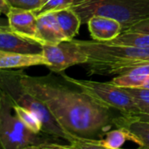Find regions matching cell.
Segmentation results:
<instances>
[{
  "label": "cell",
  "instance_id": "cell-26",
  "mask_svg": "<svg viewBox=\"0 0 149 149\" xmlns=\"http://www.w3.org/2000/svg\"><path fill=\"white\" fill-rule=\"evenodd\" d=\"M0 30L11 31L10 26H9V23H8V19H7L6 16V18L0 16Z\"/></svg>",
  "mask_w": 149,
  "mask_h": 149
},
{
  "label": "cell",
  "instance_id": "cell-16",
  "mask_svg": "<svg viewBox=\"0 0 149 149\" xmlns=\"http://www.w3.org/2000/svg\"><path fill=\"white\" fill-rule=\"evenodd\" d=\"M123 89L130 95L139 108L140 114L137 116L149 120V89L143 87H127Z\"/></svg>",
  "mask_w": 149,
  "mask_h": 149
},
{
  "label": "cell",
  "instance_id": "cell-4",
  "mask_svg": "<svg viewBox=\"0 0 149 149\" xmlns=\"http://www.w3.org/2000/svg\"><path fill=\"white\" fill-rule=\"evenodd\" d=\"M71 7L82 24H87L93 15H104L119 21L123 31L149 19V0H74Z\"/></svg>",
  "mask_w": 149,
  "mask_h": 149
},
{
  "label": "cell",
  "instance_id": "cell-7",
  "mask_svg": "<svg viewBox=\"0 0 149 149\" xmlns=\"http://www.w3.org/2000/svg\"><path fill=\"white\" fill-rule=\"evenodd\" d=\"M42 54L47 61V68L52 73H61L69 67L86 64V54L74 40H64L58 44H42Z\"/></svg>",
  "mask_w": 149,
  "mask_h": 149
},
{
  "label": "cell",
  "instance_id": "cell-19",
  "mask_svg": "<svg viewBox=\"0 0 149 149\" xmlns=\"http://www.w3.org/2000/svg\"><path fill=\"white\" fill-rule=\"evenodd\" d=\"M74 2V0H44L41 6L34 11V13L38 17L47 13H54L68 7H71Z\"/></svg>",
  "mask_w": 149,
  "mask_h": 149
},
{
  "label": "cell",
  "instance_id": "cell-11",
  "mask_svg": "<svg viewBox=\"0 0 149 149\" xmlns=\"http://www.w3.org/2000/svg\"><path fill=\"white\" fill-rule=\"evenodd\" d=\"M0 50L40 54L42 53V44L35 40L20 36L12 31L0 30Z\"/></svg>",
  "mask_w": 149,
  "mask_h": 149
},
{
  "label": "cell",
  "instance_id": "cell-23",
  "mask_svg": "<svg viewBox=\"0 0 149 149\" xmlns=\"http://www.w3.org/2000/svg\"><path fill=\"white\" fill-rule=\"evenodd\" d=\"M129 30L149 33V19H146V20H143L141 22H139V23L135 24L131 28H129Z\"/></svg>",
  "mask_w": 149,
  "mask_h": 149
},
{
  "label": "cell",
  "instance_id": "cell-3",
  "mask_svg": "<svg viewBox=\"0 0 149 149\" xmlns=\"http://www.w3.org/2000/svg\"><path fill=\"white\" fill-rule=\"evenodd\" d=\"M0 89L13 102L33 112L42 124V132L54 138L62 139L68 143L74 138L68 134L56 121L47 105L22 84L19 70L0 69Z\"/></svg>",
  "mask_w": 149,
  "mask_h": 149
},
{
  "label": "cell",
  "instance_id": "cell-6",
  "mask_svg": "<svg viewBox=\"0 0 149 149\" xmlns=\"http://www.w3.org/2000/svg\"><path fill=\"white\" fill-rule=\"evenodd\" d=\"M13 104L11 98L2 91L0 101V141L4 148L23 149L31 145H41L48 141L49 139L30 131L21 122L14 112Z\"/></svg>",
  "mask_w": 149,
  "mask_h": 149
},
{
  "label": "cell",
  "instance_id": "cell-21",
  "mask_svg": "<svg viewBox=\"0 0 149 149\" xmlns=\"http://www.w3.org/2000/svg\"><path fill=\"white\" fill-rule=\"evenodd\" d=\"M7 2L13 8L34 12L41 6L44 0H7Z\"/></svg>",
  "mask_w": 149,
  "mask_h": 149
},
{
  "label": "cell",
  "instance_id": "cell-22",
  "mask_svg": "<svg viewBox=\"0 0 149 149\" xmlns=\"http://www.w3.org/2000/svg\"><path fill=\"white\" fill-rule=\"evenodd\" d=\"M130 73L139 74V76H143V77H149V62L140 65L139 67H136L129 71ZM128 73V72H127Z\"/></svg>",
  "mask_w": 149,
  "mask_h": 149
},
{
  "label": "cell",
  "instance_id": "cell-20",
  "mask_svg": "<svg viewBox=\"0 0 149 149\" xmlns=\"http://www.w3.org/2000/svg\"><path fill=\"white\" fill-rule=\"evenodd\" d=\"M68 146L73 149H108L104 146L98 139L74 138Z\"/></svg>",
  "mask_w": 149,
  "mask_h": 149
},
{
  "label": "cell",
  "instance_id": "cell-31",
  "mask_svg": "<svg viewBox=\"0 0 149 149\" xmlns=\"http://www.w3.org/2000/svg\"><path fill=\"white\" fill-rule=\"evenodd\" d=\"M1 97H2V91L0 90V101H1Z\"/></svg>",
  "mask_w": 149,
  "mask_h": 149
},
{
  "label": "cell",
  "instance_id": "cell-29",
  "mask_svg": "<svg viewBox=\"0 0 149 149\" xmlns=\"http://www.w3.org/2000/svg\"><path fill=\"white\" fill-rule=\"evenodd\" d=\"M120 149H123V148H120ZM134 149H149V148H146V147H141V146H139L137 148H134Z\"/></svg>",
  "mask_w": 149,
  "mask_h": 149
},
{
  "label": "cell",
  "instance_id": "cell-24",
  "mask_svg": "<svg viewBox=\"0 0 149 149\" xmlns=\"http://www.w3.org/2000/svg\"><path fill=\"white\" fill-rule=\"evenodd\" d=\"M42 149H73L68 145H61L58 143L51 142L50 140L46 141L40 145Z\"/></svg>",
  "mask_w": 149,
  "mask_h": 149
},
{
  "label": "cell",
  "instance_id": "cell-8",
  "mask_svg": "<svg viewBox=\"0 0 149 149\" xmlns=\"http://www.w3.org/2000/svg\"><path fill=\"white\" fill-rule=\"evenodd\" d=\"M113 124L114 127L125 130L131 141L141 147L149 148V120L137 115L119 114L114 118Z\"/></svg>",
  "mask_w": 149,
  "mask_h": 149
},
{
  "label": "cell",
  "instance_id": "cell-14",
  "mask_svg": "<svg viewBox=\"0 0 149 149\" xmlns=\"http://www.w3.org/2000/svg\"><path fill=\"white\" fill-rule=\"evenodd\" d=\"M58 25L67 40H74L82 25V20L78 13L72 7H68L54 12Z\"/></svg>",
  "mask_w": 149,
  "mask_h": 149
},
{
  "label": "cell",
  "instance_id": "cell-13",
  "mask_svg": "<svg viewBox=\"0 0 149 149\" xmlns=\"http://www.w3.org/2000/svg\"><path fill=\"white\" fill-rule=\"evenodd\" d=\"M36 40L41 44H58L67 40L61 31L54 13H47L37 17Z\"/></svg>",
  "mask_w": 149,
  "mask_h": 149
},
{
  "label": "cell",
  "instance_id": "cell-9",
  "mask_svg": "<svg viewBox=\"0 0 149 149\" xmlns=\"http://www.w3.org/2000/svg\"><path fill=\"white\" fill-rule=\"evenodd\" d=\"M87 25L92 40L97 41H111L123 31L119 21L104 15H93L88 20Z\"/></svg>",
  "mask_w": 149,
  "mask_h": 149
},
{
  "label": "cell",
  "instance_id": "cell-18",
  "mask_svg": "<svg viewBox=\"0 0 149 149\" xmlns=\"http://www.w3.org/2000/svg\"><path fill=\"white\" fill-rule=\"evenodd\" d=\"M13 110L18 118L30 131L36 134H40L42 132V124L33 112L17 104H13Z\"/></svg>",
  "mask_w": 149,
  "mask_h": 149
},
{
  "label": "cell",
  "instance_id": "cell-5",
  "mask_svg": "<svg viewBox=\"0 0 149 149\" xmlns=\"http://www.w3.org/2000/svg\"><path fill=\"white\" fill-rule=\"evenodd\" d=\"M68 83L77 86L103 106L115 110L123 115H139L140 111L130 95L122 88L111 82L103 83L93 80L74 78L63 73H58Z\"/></svg>",
  "mask_w": 149,
  "mask_h": 149
},
{
  "label": "cell",
  "instance_id": "cell-28",
  "mask_svg": "<svg viewBox=\"0 0 149 149\" xmlns=\"http://www.w3.org/2000/svg\"><path fill=\"white\" fill-rule=\"evenodd\" d=\"M141 87H143V88H146V89H149V77H147L146 78V80L144 81V83H143V84H142V86Z\"/></svg>",
  "mask_w": 149,
  "mask_h": 149
},
{
  "label": "cell",
  "instance_id": "cell-25",
  "mask_svg": "<svg viewBox=\"0 0 149 149\" xmlns=\"http://www.w3.org/2000/svg\"><path fill=\"white\" fill-rule=\"evenodd\" d=\"M11 10V6H9L7 0H0V13L3 15H7Z\"/></svg>",
  "mask_w": 149,
  "mask_h": 149
},
{
  "label": "cell",
  "instance_id": "cell-27",
  "mask_svg": "<svg viewBox=\"0 0 149 149\" xmlns=\"http://www.w3.org/2000/svg\"><path fill=\"white\" fill-rule=\"evenodd\" d=\"M23 149H42V147L40 146V145H31Z\"/></svg>",
  "mask_w": 149,
  "mask_h": 149
},
{
  "label": "cell",
  "instance_id": "cell-17",
  "mask_svg": "<svg viewBox=\"0 0 149 149\" xmlns=\"http://www.w3.org/2000/svg\"><path fill=\"white\" fill-rule=\"evenodd\" d=\"M98 140L108 149H120L126 140H130V138L125 130L115 127V129L108 131L105 135Z\"/></svg>",
  "mask_w": 149,
  "mask_h": 149
},
{
  "label": "cell",
  "instance_id": "cell-12",
  "mask_svg": "<svg viewBox=\"0 0 149 149\" xmlns=\"http://www.w3.org/2000/svg\"><path fill=\"white\" fill-rule=\"evenodd\" d=\"M32 66H47V61L40 54H27L0 50V69H15Z\"/></svg>",
  "mask_w": 149,
  "mask_h": 149
},
{
  "label": "cell",
  "instance_id": "cell-10",
  "mask_svg": "<svg viewBox=\"0 0 149 149\" xmlns=\"http://www.w3.org/2000/svg\"><path fill=\"white\" fill-rule=\"evenodd\" d=\"M6 18L12 32L36 40L37 16L34 12L11 7Z\"/></svg>",
  "mask_w": 149,
  "mask_h": 149
},
{
  "label": "cell",
  "instance_id": "cell-15",
  "mask_svg": "<svg viewBox=\"0 0 149 149\" xmlns=\"http://www.w3.org/2000/svg\"><path fill=\"white\" fill-rule=\"evenodd\" d=\"M109 42L134 47L146 48L149 47V33L129 29L124 30L117 38Z\"/></svg>",
  "mask_w": 149,
  "mask_h": 149
},
{
  "label": "cell",
  "instance_id": "cell-30",
  "mask_svg": "<svg viewBox=\"0 0 149 149\" xmlns=\"http://www.w3.org/2000/svg\"><path fill=\"white\" fill-rule=\"evenodd\" d=\"M0 149H5L3 145H2V143H1V141H0Z\"/></svg>",
  "mask_w": 149,
  "mask_h": 149
},
{
  "label": "cell",
  "instance_id": "cell-1",
  "mask_svg": "<svg viewBox=\"0 0 149 149\" xmlns=\"http://www.w3.org/2000/svg\"><path fill=\"white\" fill-rule=\"evenodd\" d=\"M24 87L40 98L61 128L73 138L100 139L114 126L116 116L61 74L32 77L19 70Z\"/></svg>",
  "mask_w": 149,
  "mask_h": 149
},
{
  "label": "cell",
  "instance_id": "cell-2",
  "mask_svg": "<svg viewBox=\"0 0 149 149\" xmlns=\"http://www.w3.org/2000/svg\"><path fill=\"white\" fill-rule=\"evenodd\" d=\"M86 54L88 76L123 74L149 62V47L139 48L111 42L74 40Z\"/></svg>",
  "mask_w": 149,
  "mask_h": 149
}]
</instances>
